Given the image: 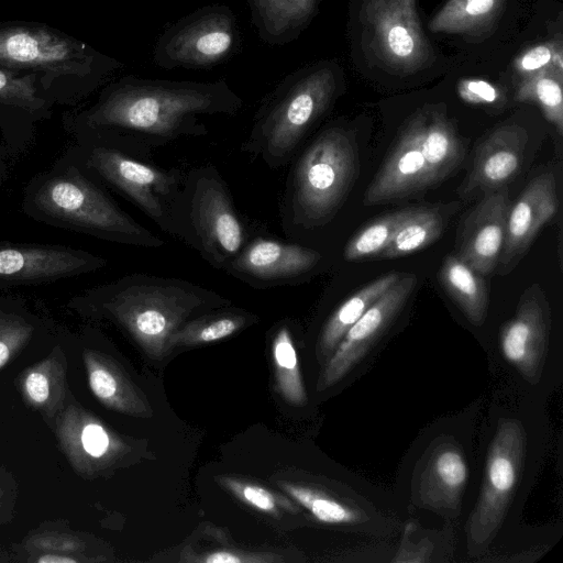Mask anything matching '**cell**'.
Here are the masks:
<instances>
[{
  "label": "cell",
  "mask_w": 563,
  "mask_h": 563,
  "mask_svg": "<svg viewBox=\"0 0 563 563\" xmlns=\"http://www.w3.org/2000/svg\"><path fill=\"white\" fill-rule=\"evenodd\" d=\"M467 478L468 467L462 451L452 442L439 443L419 475L418 498L428 508L456 510Z\"/></svg>",
  "instance_id": "obj_20"
},
{
  "label": "cell",
  "mask_w": 563,
  "mask_h": 563,
  "mask_svg": "<svg viewBox=\"0 0 563 563\" xmlns=\"http://www.w3.org/2000/svg\"><path fill=\"white\" fill-rule=\"evenodd\" d=\"M192 561L205 563H250V562H275L280 561L272 553H250L239 550H214L195 558Z\"/></svg>",
  "instance_id": "obj_36"
},
{
  "label": "cell",
  "mask_w": 563,
  "mask_h": 563,
  "mask_svg": "<svg viewBox=\"0 0 563 563\" xmlns=\"http://www.w3.org/2000/svg\"><path fill=\"white\" fill-rule=\"evenodd\" d=\"M258 36L267 44L291 42L312 19L318 0H246Z\"/></svg>",
  "instance_id": "obj_22"
},
{
  "label": "cell",
  "mask_w": 563,
  "mask_h": 563,
  "mask_svg": "<svg viewBox=\"0 0 563 563\" xmlns=\"http://www.w3.org/2000/svg\"><path fill=\"white\" fill-rule=\"evenodd\" d=\"M25 387L29 396L35 402H44L48 398V382L41 373H30L25 380Z\"/></svg>",
  "instance_id": "obj_38"
},
{
  "label": "cell",
  "mask_w": 563,
  "mask_h": 563,
  "mask_svg": "<svg viewBox=\"0 0 563 563\" xmlns=\"http://www.w3.org/2000/svg\"><path fill=\"white\" fill-rule=\"evenodd\" d=\"M9 357V347L8 345L0 341V367L7 362Z\"/></svg>",
  "instance_id": "obj_40"
},
{
  "label": "cell",
  "mask_w": 563,
  "mask_h": 563,
  "mask_svg": "<svg viewBox=\"0 0 563 563\" xmlns=\"http://www.w3.org/2000/svg\"><path fill=\"white\" fill-rule=\"evenodd\" d=\"M457 93L471 104L500 107L505 101L503 91L496 85L479 78L460 80Z\"/></svg>",
  "instance_id": "obj_35"
},
{
  "label": "cell",
  "mask_w": 563,
  "mask_h": 563,
  "mask_svg": "<svg viewBox=\"0 0 563 563\" xmlns=\"http://www.w3.org/2000/svg\"><path fill=\"white\" fill-rule=\"evenodd\" d=\"M457 202L435 203L406 209L390 243L379 255L380 260L402 257L426 249L444 232Z\"/></svg>",
  "instance_id": "obj_21"
},
{
  "label": "cell",
  "mask_w": 563,
  "mask_h": 563,
  "mask_svg": "<svg viewBox=\"0 0 563 563\" xmlns=\"http://www.w3.org/2000/svg\"><path fill=\"white\" fill-rule=\"evenodd\" d=\"M81 443L88 454L99 457L107 452L110 440L108 433L100 424L90 423L82 430Z\"/></svg>",
  "instance_id": "obj_37"
},
{
  "label": "cell",
  "mask_w": 563,
  "mask_h": 563,
  "mask_svg": "<svg viewBox=\"0 0 563 563\" xmlns=\"http://www.w3.org/2000/svg\"><path fill=\"white\" fill-rule=\"evenodd\" d=\"M41 563H75L76 561L70 558L56 556V555H44L38 559Z\"/></svg>",
  "instance_id": "obj_39"
},
{
  "label": "cell",
  "mask_w": 563,
  "mask_h": 563,
  "mask_svg": "<svg viewBox=\"0 0 563 563\" xmlns=\"http://www.w3.org/2000/svg\"><path fill=\"white\" fill-rule=\"evenodd\" d=\"M401 275L391 272L377 277L351 295L330 314L318 340L317 354L320 360L331 356L347 330Z\"/></svg>",
  "instance_id": "obj_23"
},
{
  "label": "cell",
  "mask_w": 563,
  "mask_h": 563,
  "mask_svg": "<svg viewBox=\"0 0 563 563\" xmlns=\"http://www.w3.org/2000/svg\"><path fill=\"white\" fill-rule=\"evenodd\" d=\"M89 384L93 394L101 400L113 404L133 415L151 416V408L143 395H139L133 386L121 380L109 368L95 367L90 372Z\"/></svg>",
  "instance_id": "obj_31"
},
{
  "label": "cell",
  "mask_w": 563,
  "mask_h": 563,
  "mask_svg": "<svg viewBox=\"0 0 563 563\" xmlns=\"http://www.w3.org/2000/svg\"><path fill=\"white\" fill-rule=\"evenodd\" d=\"M438 280L472 324H483L489 300L484 276L455 254H449L438 272Z\"/></svg>",
  "instance_id": "obj_25"
},
{
  "label": "cell",
  "mask_w": 563,
  "mask_h": 563,
  "mask_svg": "<svg viewBox=\"0 0 563 563\" xmlns=\"http://www.w3.org/2000/svg\"><path fill=\"white\" fill-rule=\"evenodd\" d=\"M219 483L244 504L260 511L278 515L282 509L296 512L298 509L288 500L275 495L263 486L233 477H220Z\"/></svg>",
  "instance_id": "obj_33"
},
{
  "label": "cell",
  "mask_w": 563,
  "mask_h": 563,
  "mask_svg": "<svg viewBox=\"0 0 563 563\" xmlns=\"http://www.w3.org/2000/svg\"><path fill=\"white\" fill-rule=\"evenodd\" d=\"M279 486L321 522L342 525L356 523L362 520L360 511L321 489L288 482H282Z\"/></svg>",
  "instance_id": "obj_30"
},
{
  "label": "cell",
  "mask_w": 563,
  "mask_h": 563,
  "mask_svg": "<svg viewBox=\"0 0 563 563\" xmlns=\"http://www.w3.org/2000/svg\"><path fill=\"white\" fill-rule=\"evenodd\" d=\"M405 214L406 209H401L369 222L347 241L343 258L346 262L378 258L390 243Z\"/></svg>",
  "instance_id": "obj_29"
},
{
  "label": "cell",
  "mask_w": 563,
  "mask_h": 563,
  "mask_svg": "<svg viewBox=\"0 0 563 563\" xmlns=\"http://www.w3.org/2000/svg\"><path fill=\"white\" fill-rule=\"evenodd\" d=\"M0 101L31 112L45 109V100L37 95L33 76L16 77L0 69Z\"/></svg>",
  "instance_id": "obj_34"
},
{
  "label": "cell",
  "mask_w": 563,
  "mask_h": 563,
  "mask_svg": "<svg viewBox=\"0 0 563 563\" xmlns=\"http://www.w3.org/2000/svg\"><path fill=\"white\" fill-rule=\"evenodd\" d=\"M230 300L196 283L144 273L86 289L74 305L121 324L152 358L165 356L169 336L189 319Z\"/></svg>",
  "instance_id": "obj_2"
},
{
  "label": "cell",
  "mask_w": 563,
  "mask_h": 563,
  "mask_svg": "<svg viewBox=\"0 0 563 563\" xmlns=\"http://www.w3.org/2000/svg\"><path fill=\"white\" fill-rule=\"evenodd\" d=\"M510 206L506 186L485 195L460 223L454 254L484 277L497 266Z\"/></svg>",
  "instance_id": "obj_17"
},
{
  "label": "cell",
  "mask_w": 563,
  "mask_h": 563,
  "mask_svg": "<svg viewBox=\"0 0 563 563\" xmlns=\"http://www.w3.org/2000/svg\"><path fill=\"white\" fill-rule=\"evenodd\" d=\"M514 67L521 78L539 73L563 75L561 41H548L527 48L517 56Z\"/></svg>",
  "instance_id": "obj_32"
},
{
  "label": "cell",
  "mask_w": 563,
  "mask_h": 563,
  "mask_svg": "<svg viewBox=\"0 0 563 563\" xmlns=\"http://www.w3.org/2000/svg\"><path fill=\"white\" fill-rule=\"evenodd\" d=\"M416 284V275L402 273L401 277L347 330L325 362L318 380V390L327 389L340 382L366 355L400 312Z\"/></svg>",
  "instance_id": "obj_14"
},
{
  "label": "cell",
  "mask_w": 563,
  "mask_h": 563,
  "mask_svg": "<svg viewBox=\"0 0 563 563\" xmlns=\"http://www.w3.org/2000/svg\"><path fill=\"white\" fill-rule=\"evenodd\" d=\"M556 179L552 172L533 177L510 206L505 239L495 273L514 271L529 251L539 231L558 213Z\"/></svg>",
  "instance_id": "obj_16"
},
{
  "label": "cell",
  "mask_w": 563,
  "mask_h": 563,
  "mask_svg": "<svg viewBox=\"0 0 563 563\" xmlns=\"http://www.w3.org/2000/svg\"><path fill=\"white\" fill-rule=\"evenodd\" d=\"M551 330V309L541 286H528L521 294L515 314L500 329L504 357L528 382L536 384L542 373Z\"/></svg>",
  "instance_id": "obj_13"
},
{
  "label": "cell",
  "mask_w": 563,
  "mask_h": 563,
  "mask_svg": "<svg viewBox=\"0 0 563 563\" xmlns=\"http://www.w3.org/2000/svg\"><path fill=\"white\" fill-rule=\"evenodd\" d=\"M104 257L58 244L0 242V285H36L93 273Z\"/></svg>",
  "instance_id": "obj_12"
},
{
  "label": "cell",
  "mask_w": 563,
  "mask_h": 563,
  "mask_svg": "<svg viewBox=\"0 0 563 563\" xmlns=\"http://www.w3.org/2000/svg\"><path fill=\"white\" fill-rule=\"evenodd\" d=\"M360 175L355 134L341 125L318 132L289 164L279 216L290 238L328 225Z\"/></svg>",
  "instance_id": "obj_4"
},
{
  "label": "cell",
  "mask_w": 563,
  "mask_h": 563,
  "mask_svg": "<svg viewBox=\"0 0 563 563\" xmlns=\"http://www.w3.org/2000/svg\"><path fill=\"white\" fill-rule=\"evenodd\" d=\"M272 356L276 388L279 395L290 405H305L307 402V394L300 374L292 333L288 323H282L275 330L272 340Z\"/></svg>",
  "instance_id": "obj_27"
},
{
  "label": "cell",
  "mask_w": 563,
  "mask_h": 563,
  "mask_svg": "<svg viewBox=\"0 0 563 563\" xmlns=\"http://www.w3.org/2000/svg\"><path fill=\"white\" fill-rule=\"evenodd\" d=\"M417 0H365L363 18L377 56L396 70L413 71L430 58Z\"/></svg>",
  "instance_id": "obj_11"
},
{
  "label": "cell",
  "mask_w": 563,
  "mask_h": 563,
  "mask_svg": "<svg viewBox=\"0 0 563 563\" xmlns=\"http://www.w3.org/2000/svg\"><path fill=\"white\" fill-rule=\"evenodd\" d=\"M528 143L527 131L518 124H505L492 131L478 144L472 168L459 189L462 199L496 191L518 175Z\"/></svg>",
  "instance_id": "obj_19"
},
{
  "label": "cell",
  "mask_w": 563,
  "mask_h": 563,
  "mask_svg": "<svg viewBox=\"0 0 563 563\" xmlns=\"http://www.w3.org/2000/svg\"><path fill=\"white\" fill-rule=\"evenodd\" d=\"M421 144V123L417 112L398 134L372 183L363 205L372 207L421 194L438 185Z\"/></svg>",
  "instance_id": "obj_15"
},
{
  "label": "cell",
  "mask_w": 563,
  "mask_h": 563,
  "mask_svg": "<svg viewBox=\"0 0 563 563\" xmlns=\"http://www.w3.org/2000/svg\"><path fill=\"white\" fill-rule=\"evenodd\" d=\"M322 260L320 251L296 241L254 234L222 271L252 288L267 289L305 282Z\"/></svg>",
  "instance_id": "obj_10"
},
{
  "label": "cell",
  "mask_w": 563,
  "mask_h": 563,
  "mask_svg": "<svg viewBox=\"0 0 563 563\" xmlns=\"http://www.w3.org/2000/svg\"><path fill=\"white\" fill-rule=\"evenodd\" d=\"M92 56L81 43L41 27L0 30V65L79 73Z\"/></svg>",
  "instance_id": "obj_18"
},
{
  "label": "cell",
  "mask_w": 563,
  "mask_h": 563,
  "mask_svg": "<svg viewBox=\"0 0 563 563\" xmlns=\"http://www.w3.org/2000/svg\"><path fill=\"white\" fill-rule=\"evenodd\" d=\"M505 0H448L429 22L435 33L474 35L500 14Z\"/></svg>",
  "instance_id": "obj_26"
},
{
  "label": "cell",
  "mask_w": 563,
  "mask_h": 563,
  "mask_svg": "<svg viewBox=\"0 0 563 563\" xmlns=\"http://www.w3.org/2000/svg\"><path fill=\"white\" fill-rule=\"evenodd\" d=\"M243 99L224 79L191 81L126 77L76 120V135L152 158L180 139L208 134L205 115H235Z\"/></svg>",
  "instance_id": "obj_1"
},
{
  "label": "cell",
  "mask_w": 563,
  "mask_h": 563,
  "mask_svg": "<svg viewBox=\"0 0 563 563\" xmlns=\"http://www.w3.org/2000/svg\"><path fill=\"white\" fill-rule=\"evenodd\" d=\"M563 75L539 73L523 77L517 86L515 98L521 102L539 106L545 119L559 134L563 132Z\"/></svg>",
  "instance_id": "obj_28"
},
{
  "label": "cell",
  "mask_w": 563,
  "mask_h": 563,
  "mask_svg": "<svg viewBox=\"0 0 563 563\" xmlns=\"http://www.w3.org/2000/svg\"><path fill=\"white\" fill-rule=\"evenodd\" d=\"M64 156L129 200L172 236L170 209L184 180V169L158 166L152 158L86 135H76Z\"/></svg>",
  "instance_id": "obj_7"
},
{
  "label": "cell",
  "mask_w": 563,
  "mask_h": 563,
  "mask_svg": "<svg viewBox=\"0 0 563 563\" xmlns=\"http://www.w3.org/2000/svg\"><path fill=\"white\" fill-rule=\"evenodd\" d=\"M172 236L222 271L252 236L229 187L213 165L185 173L170 209Z\"/></svg>",
  "instance_id": "obj_6"
},
{
  "label": "cell",
  "mask_w": 563,
  "mask_h": 563,
  "mask_svg": "<svg viewBox=\"0 0 563 563\" xmlns=\"http://www.w3.org/2000/svg\"><path fill=\"white\" fill-rule=\"evenodd\" d=\"M238 35L235 15L229 7H203L179 19L161 34L153 51V60L164 69L210 67L233 53Z\"/></svg>",
  "instance_id": "obj_9"
},
{
  "label": "cell",
  "mask_w": 563,
  "mask_h": 563,
  "mask_svg": "<svg viewBox=\"0 0 563 563\" xmlns=\"http://www.w3.org/2000/svg\"><path fill=\"white\" fill-rule=\"evenodd\" d=\"M526 431L516 419H500L490 442L481 494L467 525L470 552L489 543L498 531L523 467Z\"/></svg>",
  "instance_id": "obj_8"
},
{
  "label": "cell",
  "mask_w": 563,
  "mask_h": 563,
  "mask_svg": "<svg viewBox=\"0 0 563 563\" xmlns=\"http://www.w3.org/2000/svg\"><path fill=\"white\" fill-rule=\"evenodd\" d=\"M255 314L230 305L205 311L181 324L168 339V353L175 347L196 346L233 335L256 322Z\"/></svg>",
  "instance_id": "obj_24"
},
{
  "label": "cell",
  "mask_w": 563,
  "mask_h": 563,
  "mask_svg": "<svg viewBox=\"0 0 563 563\" xmlns=\"http://www.w3.org/2000/svg\"><path fill=\"white\" fill-rule=\"evenodd\" d=\"M338 88L330 65L288 75L263 100L241 150L273 170L289 165L309 131L329 110Z\"/></svg>",
  "instance_id": "obj_5"
},
{
  "label": "cell",
  "mask_w": 563,
  "mask_h": 563,
  "mask_svg": "<svg viewBox=\"0 0 563 563\" xmlns=\"http://www.w3.org/2000/svg\"><path fill=\"white\" fill-rule=\"evenodd\" d=\"M22 210L38 222L108 242L143 249L164 245L158 235L133 219L102 185L66 156L29 181Z\"/></svg>",
  "instance_id": "obj_3"
}]
</instances>
